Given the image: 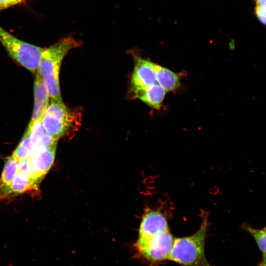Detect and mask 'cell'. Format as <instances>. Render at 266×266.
Masks as SVG:
<instances>
[{
  "label": "cell",
  "instance_id": "6da1fadb",
  "mask_svg": "<svg viewBox=\"0 0 266 266\" xmlns=\"http://www.w3.org/2000/svg\"><path fill=\"white\" fill-rule=\"evenodd\" d=\"M81 44L79 41L69 36L44 49L37 71L51 99L63 101L59 84L60 66L66 55L71 49L78 47Z\"/></svg>",
  "mask_w": 266,
  "mask_h": 266
},
{
  "label": "cell",
  "instance_id": "7a4b0ae2",
  "mask_svg": "<svg viewBox=\"0 0 266 266\" xmlns=\"http://www.w3.org/2000/svg\"><path fill=\"white\" fill-rule=\"evenodd\" d=\"M201 221L200 228L193 234L174 238L169 260L184 266H215L208 262L205 254L207 213H203Z\"/></svg>",
  "mask_w": 266,
  "mask_h": 266
},
{
  "label": "cell",
  "instance_id": "3957f363",
  "mask_svg": "<svg viewBox=\"0 0 266 266\" xmlns=\"http://www.w3.org/2000/svg\"><path fill=\"white\" fill-rule=\"evenodd\" d=\"M81 113L71 110L63 101L51 99L42 118L47 133L58 140L71 130L79 126Z\"/></svg>",
  "mask_w": 266,
  "mask_h": 266
},
{
  "label": "cell",
  "instance_id": "277c9868",
  "mask_svg": "<svg viewBox=\"0 0 266 266\" xmlns=\"http://www.w3.org/2000/svg\"><path fill=\"white\" fill-rule=\"evenodd\" d=\"M0 42L13 60L29 71L36 72L44 48L17 38L0 26Z\"/></svg>",
  "mask_w": 266,
  "mask_h": 266
},
{
  "label": "cell",
  "instance_id": "5b68a950",
  "mask_svg": "<svg viewBox=\"0 0 266 266\" xmlns=\"http://www.w3.org/2000/svg\"><path fill=\"white\" fill-rule=\"evenodd\" d=\"M174 238L169 229L160 232L147 240L136 243L138 252L146 260L153 263L169 260Z\"/></svg>",
  "mask_w": 266,
  "mask_h": 266
},
{
  "label": "cell",
  "instance_id": "8992f818",
  "mask_svg": "<svg viewBox=\"0 0 266 266\" xmlns=\"http://www.w3.org/2000/svg\"><path fill=\"white\" fill-rule=\"evenodd\" d=\"M166 217L160 211L150 209L143 216L137 243L144 242L156 233L168 230Z\"/></svg>",
  "mask_w": 266,
  "mask_h": 266
},
{
  "label": "cell",
  "instance_id": "52a82bcc",
  "mask_svg": "<svg viewBox=\"0 0 266 266\" xmlns=\"http://www.w3.org/2000/svg\"><path fill=\"white\" fill-rule=\"evenodd\" d=\"M56 145L36 150L29 158L36 181L39 183L52 166L55 156Z\"/></svg>",
  "mask_w": 266,
  "mask_h": 266
},
{
  "label": "cell",
  "instance_id": "ba28073f",
  "mask_svg": "<svg viewBox=\"0 0 266 266\" xmlns=\"http://www.w3.org/2000/svg\"><path fill=\"white\" fill-rule=\"evenodd\" d=\"M134 67L132 77L134 88L157 84L154 63L134 56Z\"/></svg>",
  "mask_w": 266,
  "mask_h": 266
},
{
  "label": "cell",
  "instance_id": "9c48e42d",
  "mask_svg": "<svg viewBox=\"0 0 266 266\" xmlns=\"http://www.w3.org/2000/svg\"><path fill=\"white\" fill-rule=\"evenodd\" d=\"M49 100L47 89L37 70L34 82V106L30 122L42 120L49 105Z\"/></svg>",
  "mask_w": 266,
  "mask_h": 266
},
{
  "label": "cell",
  "instance_id": "30bf717a",
  "mask_svg": "<svg viewBox=\"0 0 266 266\" xmlns=\"http://www.w3.org/2000/svg\"><path fill=\"white\" fill-rule=\"evenodd\" d=\"M135 97L156 109H159L164 100L166 91L158 84L134 88Z\"/></svg>",
  "mask_w": 266,
  "mask_h": 266
},
{
  "label": "cell",
  "instance_id": "8fae6325",
  "mask_svg": "<svg viewBox=\"0 0 266 266\" xmlns=\"http://www.w3.org/2000/svg\"><path fill=\"white\" fill-rule=\"evenodd\" d=\"M31 138L34 151L44 149L56 145L57 140L49 135L45 130L42 120L29 123Z\"/></svg>",
  "mask_w": 266,
  "mask_h": 266
},
{
  "label": "cell",
  "instance_id": "7c38bea8",
  "mask_svg": "<svg viewBox=\"0 0 266 266\" xmlns=\"http://www.w3.org/2000/svg\"><path fill=\"white\" fill-rule=\"evenodd\" d=\"M18 172V161L12 155L4 160L0 178V200L7 199L12 181Z\"/></svg>",
  "mask_w": 266,
  "mask_h": 266
},
{
  "label": "cell",
  "instance_id": "4fadbf2b",
  "mask_svg": "<svg viewBox=\"0 0 266 266\" xmlns=\"http://www.w3.org/2000/svg\"><path fill=\"white\" fill-rule=\"evenodd\" d=\"M157 82L166 92L175 90L180 86V80L177 74L168 68L154 63Z\"/></svg>",
  "mask_w": 266,
  "mask_h": 266
},
{
  "label": "cell",
  "instance_id": "5bb4252c",
  "mask_svg": "<svg viewBox=\"0 0 266 266\" xmlns=\"http://www.w3.org/2000/svg\"><path fill=\"white\" fill-rule=\"evenodd\" d=\"M37 186L26 174L18 172L11 183L7 198L19 195L32 189L35 190Z\"/></svg>",
  "mask_w": 266,
  "mask_h": 266
},
{
  "label": "cell",
  "instance_id": "9a60e30c",
  "mask_svg": "<svg viewBox=\"0 0 266 266\" xmlns=\"http://www.w3.org/2000/svg\"><path fill=\"white\" fill-rule=\"evenodd\" d=\"M34 151L30 131L27 127L21 141L12 156L18 161L29 159Z\"/></svg>",
  "mask_w": 266,
  "mask_h": 266
},
{
  "label": "cell",
  "instance_id": "2e32d148",
  "mask_svg": "<svg viewBox=\"0 0 266 266\" xmlns=\"http://www.w3.org/2000/svg\"><path fill=\"white\" fill-rule=\"evenodd\" d=\"M242 228L251 235L261 251L266 254V226L261 229H257L244 224Z\"/></svg>",
  "mask_w": 266,
  "mask_h": 266
},
{
  "label": "cell",
  "instance_id": "e0dca14e",
  "mask_svg": "<svg viewBox=\"0 0 266 266\" xmlns=\"http://www.w3.org/2000/svg\"><path fill=\"white\" fill-rule=\"evenodd\" d=\"M18 172L26 174L35 184L37 185H38L39 183L36 181L35 178L29 159L18 161Z\"/></svg>",
  "mask_w": 266,
  "mask_h": 266
},
{
  "label": "cell",
  "instance_id": "ac0fdd59",
  "mask_svg": "<svg viewBox=\"0 0 266 266\" xmlns=\"http://www.w3.org/2000/svg\"><path fill=\"white\" fill-rule=\"evenodd\" d=\"M25 0H0V11L23 3Z\"/></svg>",
  "mask_w": 266,
  "mask_h": 266
},
{
  "label": "cell",
  "instance_id": "d6986e66",
  "mask_svg": "<svg viewBox=\"0 0 266 266\" xmlns=\"http://www.w3.org/2000/svg\"><path fill=\"white\" fill-rule=\"evenodd\" d=\"M255 8L259 11L266 14V0H255Z\"/></svg>",
  "mask_w": 266,
  "mask_h": 266
},
{
  "label": "cell",
  "instance_id": "ffe728a7",
  "mask_svg": "<svg viewBox=\"0 0 266 266\" xmlns=\"http://www.w3.org/2000/svg\"><path fill=\"white\" fill-rule=\"evenodd\" d=\"M259 266H266V254H264L263 259L259 264Z\"/></svg>",
  "mask_w": 266,
  "mask_h": 266
}]
</instances>
